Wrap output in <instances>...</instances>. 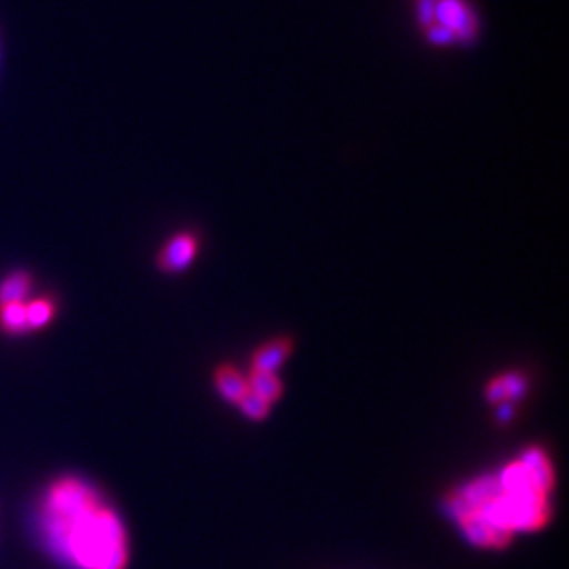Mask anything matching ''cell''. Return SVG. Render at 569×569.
<instances>
[{"label": "cell", "mask_w": 569, "mask_h": 569, "mask_svg": "<svg viewBox=\"0 0 569 569\" xmlns=\"http://www.w3.org/2000/svg\"><path fill=\"white\" fill-rule=\"evenodd\" d=\"M555 467L542 448H528L498 472L470 479L446 498V509L477 549H505L517 533L549 526Z\"/></svg>", "instance_id": "6da1fadb"}, {"label": "cell", "mask_w": 569, "mask_h": 569, "mask_svg": "<svg viewBox=\"0 0 569 569\" xmlns=\"http://www.w3.org/2000/svg\"><path fill=\"white\" fill-rule=\"evenodd\" d=\"M30 277L23 272H16L7 277L0 284V305H11V302H23L30 293Z\"/></svg>", "instance_id": "9c48e42d"}, {"label": "cell", "mask_w": 569, "mask_h": 569, "mask_svg": "<svg viewBox=\"0 0 569 569\" xmlns=\"http://www.w3.org/2000/svg\"><path fill=\"white\" fill-rule=\"evenodd\" d=\"M291 352H293V340L284 336L272 338L251 355V369L279 373V367L284 366Z\"/></svg>", "instance_id": "8992f818"}, {"label": "cell", "mask_w": 569, "mask_h": 569, "mask_svg": "<svg viewBox=\"0 0 569 569\" xmlns=\"http://www.w3.org/2000/svg\"><path fill=\"white\" fill-rule=\"evenodd\" d=\"M56 315V306L51 300H32L30 305H26V319H28V331L30 329H41L49 326V321Z\"/></svg>", "instance_id": "30bf717a"}, {"label": "cell", "mask_w": 569, "mask_h": 569, "mask_svg": "<svg viewBox=\"0 0 569 569\" xmlns=\"http://www.w3.org/2000/svg\"><path fill=\"white\" fill-rule=\"evenodd\" d=\"M213 382H216L220 397L228 401V403H232V406H237L244 395L249 392L247 376H244L243 371H239L237 367H218L216 376H213Z\"/></svg>", "instance_id": "52a82bcc"}, {"label": "cell", "mask_w": 569, "mask_h": 569, "mask_svg": "<svg viewBox=\"0 0 569 569\" xmlns=\"http://www.w3.org/2000/svg\"><path fill=\"white\" fill-rule=\"evenodd\" d=\"M413 16L432 47H467L481 30L470 0H413Z\"/></svg>", "instance_id": "3957f363"}, {"label": "cell", "mask_w": 569, "mask_h": 569, "mask_svg": "<svg viewBox=\"0 0 569 569\" xmlns=\"http://www.w3.org/2000/svg\"><path fill=\"white\" fill-rule=\"evenodd\" d=\"M247 385H249V392L262 397L270 406L283 397V382H281L279 373L251 369L247 376Z\"/></svg>", "instance_id": "ba28073f"}, {"label": "cell", "mask_w": 569, "mask_h": 569, "mask_svg": "<svg viewBox=\"0 0 569 569\" xmlns=\"http://www.w3.org/2000/svg\"><path fill=\"white\" fill-rule=\"evenodd\" d=\"M237 407L241 409V413H243L244 418H249V420H253V422H260V420H266L268 418V413H270V403L264 401L262 397H258V395H253V392H247L243 399L237 403Z\"/></svg>", "instance_id": "8fae6325"}, {"label": "cell", "mask_w": 569, "mask_h": 569, "mask_svg": "<svg viewBox=\"0 0 569 569\" xmlns=\"http://www.w3.org/2000/svg\"><path fill=\"white\" fill-rule=\"evenodd\" d=\"M199 237L194 232H178L161 247L157 262L167 274H178L194 262L199 253Z\"/></svg>", "instance_id": "277c9868"}, {"label": "cell", "mask_w": 569, "mask_h": 569, "mask_svg": "<svg viewBox=\"0 0 569 569\" xmlns=\"http://www.w3.org/2000/svg\"><path fill=\"white\" fill-rule=\"evenodd\" d=\"M528 385V376H523L521 371H507V373H500L493 380H489L486 397L496 406L512 403V401L526 397Z\"/></svg>", "instance_id": "5b68a950"}, {"label": "cell", "mask_w": 569, "mask_h": 569, "mask_svg": "<svg viewBox=\"0 0 569 569\" xmlns=\"http://www.w3.org/2000/svg\"><path fill=\"white\" fill-rule=\"evenodd\" d=\"M41 523L47 545L66 566L77 569H127L129 533L119 512L100 489L81 477H61L42 498Z\"/></svg>", "instance_id": "7a4b0ae2"}]
</instances>
